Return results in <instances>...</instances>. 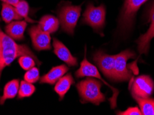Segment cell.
<instances>
[{
  "mask_svg": "<svg viewBox=\"0 0 154 115\" xmlns=\"http://www.w3.org/2000/svg\"><path fill=\"white\" fill-rule=\"evenodd\" d=\"M22 55L31 56L35 59L38 65L41 64L28 46L17 44L14 39L0 29V79L3 70Z\"/></svg>",
  "mask_w": 154,
  "mask_h": 115,
  "instance_id": "6da1fadb",
  "label": "cell"
},
{
  "mask_svg": "<svg viewBox=\"0 0 154 115\" xmlns=\"http://www.w3.org/2000/svg\"><path fill=\"white\" fill-rule=\"evenodd\" d=\"M102 83L93 77L81 81L76 85V89L83 103H91L98 105L106 101V96L101 91Z\"/></svg>",
  "mask_w": 154,
  "mask_h": 115,
  "instance_id": "7a4b0ae2",
  "label": "cell"
},
{
  "mask_svg": "<svg viewBox=\"0 0 154 115\" xmlns=\"http://www.w3.org/2000/svg\"><path fill=\"white\" fill-rule=\"evenodd\" d=\"M147 0H126L120 13L118 21V31L125 35L131 30L135 17L140 8Z\"/></svg>",
  "mask_w": 154,
  "mask_h": 115,
  "instance_id": "3957f363",
  "label": "cell"
},
{
  "mask_svg": "<svg viewBox=\"0 0 154 115\" xmlns=\"http://www.w3.org/2000/svg\"><path fill=\"white\" fill-rule=\"evenodd\" d=\"M81 13V6L65 5L58 13L61 28L64 32L70 35H73L77 22Z\"/></svg>",
  "mask_w": 154,
  "mask_h": 115,
  "instance_id": "277c9868",
  "label": "cell"
},
{
  "mask_svg": "<svg viewBox=\"0 0 154 115\" xmlns=\"http://www.w3.org/2000/svg\"><path fill=\"white\" fill-rule=\"evenodd\" d=\"M75 75L77 78H83L85 77V76H87V77H93L100 79L101 82H103L108 88H110L112 91V97L109 99L110 106H111L112 108H115L117 106V99L119 94V91L111 86L109 83H108L106 81H104V79L101 78L98 70V68L94 65L91 64L90 62H88L87 59H86L85 54L84 59H83V60L81 63L80 68L76 71Z\"/></svg>",
  "mask_w": 154,
  "mask_h": 115,
  "instance_id": "5b68a950",
  "label": "cell"
},
{
  "mask_svg": "<svg viewBox=\"0 0 154 115\" xmlns=\"http://www.w3.org/2000/svg\"><path fill=\"white\" fill-rule=\"evenodd\" d=\"M106 22V8L103 4L99 6H94L93 4H89L86 7L82 23L91 26L94 30L100 31L102 30Z\"/></svg>",
  "mask_w": 154,
  "mask_h": 115,
  "instance_id": "8992f818",
  "label": "cell"
},
{
  "mask_svg": "<svg viewBox=\"0 0 154 115\" xmlns=\"http://www.w3.org/2000/svg\"><path fill=\"white\" fill-rule=\"evenodd\" d=\"M129 90L133 98L150 97L154 92V82L148 75L138 76L131 81Z\"/></svg>",
  "mask_w": 154,
  "mask_h": 115,
  "instance_id": "52a82bcc",
  "label": "cell"
},
{
  "mask_svg": "<svg viewBox=\"0 0 154 115\" xmlns=\"http://www.w3.org/2000/svg\"><path fill=\"white\" fill-rule=\"evenodd\" d=\"M135 53L130 49L125 50L115 55V81L126 82L131 78V71L128 69L127 62L129 59L134 57Z\"/></svg>",
  "mask_w": 154,
  "mask_h": 115,
  "instance_id": "ba28073f",
  "label": "cell"
},
{
  "mask_svg": "<svg viewBox=\"0 0 154 115\" xmlns=\"http://www.w3.org/2000/svg\"><path fill=\"white\" fill-rule=\"evenodd\" d=\"M94 61L99 70L109 79L115 81V55H110L99 50L94 55Z\"/></svg>",
  "mask_w": 154,
  "mask_h": 115,
  "instance_id": "9c48e42d",
  "label": "cell"
},
{
  "mask_svg": "<svg viewBox=\"0 0 154 115\" xmlns=\"http://www.w3.org/2000/svg\"><path fill=\"white\" fill-rule=\"evenodd\" d=\"M29 34L33 48L36 50H48L51 48L50 34L43 30L39 25L31 26L29 30Z\"/></svg>",
  "mask_w": 154,
  "mask_h": 115,
  "instance_id": "30bf717a",
  "label": "cell"
},
{
  "mask_svg": "<svg viewBox=\"0 0 154 115\" xmlns=\"http://www.w3.org/2000/svg\"><path fill=\"white\" fill-rule=\"evenodd\" d=\"M149 17L150 19V26L146 32L142 35L136 41L137 50L140 55L147 54L150 47V42L154 37V1L149 9Z\"/></svg>",
  "mask_w": 154,
  "mask_h": 115,
  "instance_id": "8fae6325",
  "label": "cell"
},
{
  "mask_svg": "<svg viewBox=\"0 0 154 115\" xmlns=\"http://www.w3.org/2000/svg\"><path fill=\"white\" fill-rule=\"evenodd\" d=\"M54 53L61 61L69 66H76L78 64L77 58L74 57L69 49L59 40L54 38L53 40Z\"/></svg>",
  "mask_w": 154,
  "mask_h": 115,
  "instance_id": "7c38bea8",
  "label": "cell"
},
{
  "mask_svg": "<svg viewBox=\"0 0 154 115\" xmlns=\"http://www.w3.org/2000/svg\"><path fill=\"white\" fill-rule=\"evenodd\" d=\"M68 71V67L66 65H60V66L53 67L47 74L43 75L40 79V83H48L54 85L58 82L60 79L64 76Z\"/></svg>",
  "mask_w": 154,
  "mask_h": 115,
  "instance_id": "4fadbf2b",
  "label": "cell"
},
{
  "mask_svg": "<svg viewBox=\"0 0 154 115\" xmlns=\"http://www.w3.org/2000/svg\"><path fill=\"white\" fill-rule=\"evenodd\" d=\"M27 23L23 20H16L11 22L5 28L6 33L15 40H22L24 39Z\"/></svg>",
  "mask_w": 154,
  "mask_h": 115,
  "instance_id": "5bb4252c",
  "label": "cell"
},
{
  "mask_svg": "<svg viewBox=\"0 0 154 115\" xmlns=\"http://www.w3.org/2000/svg\"><path fill=\"white\" fill-rule=\"evenodd\" d=\"M74 79L71 74H67L66 75L63 76L57 82L55 83L54 91H55L58 96L59 100H62L64 98L65 94L69 91L70 87L74 84Z\"/></svg>",
  "mask_w": 154,
  "mask_h": 115,
  "instance_id": "9a60e30c",
  "label": "cell"
},
{
  "mask_svg": "<svg viewBox=\"0 0 154 115\" xmlns=\"http://www.w3.org/2000/svg\"><path fill=\"white\" fill-rule=\"evenodd\" d=\"M59 19L50 15L43 16L38 22V25L40 28L49 34L56 33L59 28Z\"/></svg>",
  "mask_w": 154,
  "mask_h": 115,
  "instance_id": "2e32d148",
  "label": "cell"
},
{
  "mask_svg": "<svg viewBox=\"0 0 154 115\" xmlns=\"http://www.w3.org/2000/svg\"><path fill=\"white\" fill-rule=\"evenodd\" d=\"M20 82L18 79H13L6 83L4 88L3 94L0 96V105H3L8 99H12L18 94Z\"/></svg>",
  "mask_w": 154,
  "mask_h": 115,
  "instance_id": "e0dca14e",
  "label": "cell"
},
{
  "mask_svg": "<svg viewBox=\"0 0 154 115\" xmlns=\"http://www.w3.org/2000/svg\"><path fill=\"white\" fill-rule=\"evenodd\" d=\"M1 15L3 21L7 24L16 20L22 19L21 16L17 12L15 6L6 3L2 4Z\"/></svg>",
  "mask_w": 154,
  "mask_h": 115,
  "instance_id": "ac0fdd59",
  "label": "cell"
},
{
  "mask_svg": "<svg viewBox=\"0 0 154 115\" xmlns=\"http://www.w3.org/2000/svg\"><path fill=\"white\" fill-rule=\"evenodd\" d=\"M137 101L142 114L154 115V99L148 98H137L135 97Z\"/></svg>",
  "mask_w": 154,
  "mask_h": 115,
  "instance_id": "d6986e66",
  "label": "cell"
},
{
  "mask_svg": "<svg viewBox=\"0 0 154 115\" xmlns=\"http://www.w3.org/2000/svg\"><path fill=\"white\" fill-rule=\"evenodd\" d=\"M35 87L33 83L27 82L26 81H22L20 83L19 91H18V98L22 99L29 97L34 93Z\"/></svg>",
  "mask_w": 154,
  "mask_h": 115,
  "instance_id": "ffe728a7",
  "label": "cell"
},
{
  "mask_svg": "<svg viewBox=\"0 0 154 115\" xmlns=\"http://www.w3.org/2000/svg\"><path fill=\"white\" fill-rule=\"evenodd\" d=\"M15 7L18 14L21 16L22 19L29 23H35V22L29 17V6L28 2L26 1L25 0H20V1Z\"/></svg>",
  "mask_w": 154,
  "mask_h": 115,
  "instance_id": "44dd1931",
  "label": "cell"
},
{
  "mask_svg": "<svg viewBox=\"0 0 154 115\" xmlns=\"http://www.w3.org/2000/svg\"><path fill=\"white\" fill-rule=\"evenodd\" d=\"M20 67L23 70H28L32 68L33 67L35 66L36 63L38 64V62L35 58L29 55H22L19 57L18 59Z\"/></svg>",
  "mask_w": 154,
  "mask_h": 115,
  "instance_id": "7402d4cb",
  "label": "cell"
},
{
  "mask_svg": "<svg viewBox=\"0 0 154 115\" xmlns=\"http://www.w3.org/2000/svg\"><path fill=\"white\" fill-rule=\"evenodd\" d=\"M24 80L27 82L34 83L38 82L40 79V71L39 69L35 68V66L32 68L26 70V73L24 76Z\"/></svg>",
  "mask_w": 154,
  "mask_h": 115,
  "instance_id": "603a6c76",
  "label": "cell"
},
{
  "mask_svg": "<svg viewBox=\"0 0 154 115\" xmlns=\"http://www.w3.org/2000/svg\"><path fill=\"white\" fill-rule=\"evenodd\" d=\"M117 114L120 115H141L142 112L140 108L137 106L129 107L125 111H119L117 112Z\"/></svg>",
  "mask_w": 154,
  "mask_h": 115,
  "instance_id": "cb8c5ba5",
  "label": "cell"
},
{
  "mask_svg": "<svg viewBox=\"0 0 154 115\" xmlns=\"http://www.w3.org/2000/svg\"><path fill=\"white\" fill-rule=\"evenodd\" d=\"M3 1V3H6L10 5H12L13 6H15L20 1V0H1Z\"/></svg>",
  "mask_w": 154,
  "mask_h": 115,
  "instance_id": "d4e9b609",
  "label": "cell"
}]
</instances>
